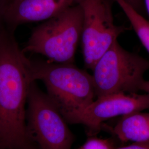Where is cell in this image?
<instances>
[{
	"label": "cell",
	"mask_w": 149,
	"mask_h": 149,
	"mask_svg": "<svg viewBox=\"0 0 149 149\" xmlns=\"http://www.w3.org/2000/svg\"><path fill=\"white\" fill-rule=\"evenodd\" d=\"M14 32L0 29V149H36L27 133V97L32 77L31 60Z\"/></svg>",
	"instance_id": "cell-1"
},
{
	"label": "cell",
	"mask_w": 149,
	"mask_h": 149,
	"mask_svg": "<svg viewBox=\"0 0 149 149\" xmlns=\"http://www.w3.org/2000/svg\"><path fill=\"white\" fill-rule=\"evenodd\" d=\"M33 79L42 81L47 94L66 121L95 100L92 75L73 64L31 60Z\"/></svg>",
	"instance_id": "cell-2"
},
{
	"label": "cell",
	"mask_w": 149,
	"mask_h": 149,
	"mask_svg": "<svg viewBox=\"0 0 149 149\" xmlns=\"http://www.w3.org/2000/svg\"><path fill=\"white\" fill-rule=\"evenodd\" d=\"M82 25L83 11L76 3L34 28L22 52L43 55L53 63L73 64Z\"/></svg>",
	"instance_id": "cell-3"
},
{
	"label": "cell",
	"mask_w": 149,
	"mask_h": 149,
	"mask_svg": "<svg viewBox=\"0 0 149 149\" xmlns=\"http://www.w3.org/2000/svg\"><path fill=\"white\" fill-rule=\"evenodd\" d=\"M149 60L124 49L116 40L93 66L92 79L96 98L113 93L141 91Z\"/></svg>",
	"instance_id": "cell-4"
},
{
	"label": "cell",
	"mask_w": 149,
	"mask_h": 149,
	"mask_svg": "<svg viewBox=\"0 0 149 149\" xmlns=\"http://www.w3.org/2000/svg\"><path fill=\"white\" fill-rule=\"evenodd\" d=\"M27 133L39 149H71L74 136L58 108L36 81L31 84L26 108Z\"/></svg>",
	"instance_id": "cell-5"
},
{
	"label": "cell",
	"mask_w": 149,
	"mask_h": 149,
	"mask_svg": "<svg viewBox=\"0 0 149 149\" xmlns=\"http://www.w3.org/2000/svg\"><path fill=\"white\" fill-rule=\"evenodd\" d=\"M83 11L81 42L86 68L96 62L124 32L114 23L111 0H76Z\"/></svg>",
	"instance_id": "cell-6"
},
{
	"label": "cell",
	"mask_w": 149,
	"mask_h": 149,
	"mask_svg": "<svg viewBox=\"0 0 149 149\" xmlns=\"http://www.w3.org/2000/svg\"><path fill=\"white\" fill-rule=\"evenodd\" d=\"M149 109V94L118 93L96 98L85 109L68 119L70 124H80L95 134L110 119Z\"/></svg>",
	"instance_id": "cell-7"
},
{
	"label": "cell",
	"mask_w": 149,
	"mask_h": 149,
	"mask_svg": "<svg viewBox=\"0 0 149 149\" xmlns=\"http://www.w3.org/2000/svg\"><path fill=\"white\" fill-rule=\"evenodd\" d=\"M74 4L76 0H10L4 22L15 31L24 23L47 21Z\"/></svg>",
	"instance_id": "cell-8"
},
{
	"label": "cell",
	"mask_w": 149,
	"mask_h": 149,
	"mask_svg": "<svg viewBox=\"0 0 149 149\" xmlns=\"http://www.w3.org/2000/svg\"><path fill=\"white\" fill-rule=\"evenodd\" d=\"M112 132L123 143H149V113L135 112L123 116Z\"/></svg>",
	"instance_id": "cell-9"
},
{
	"label": "cell",
	"mask_w": 149,
	"mask_h": 149,
	"mask_svg": "<svg viewBox=\"0 0 149 149\" xmlns=\"http://www.w3.org/2000/svg\"><path fill=\"white\" fill-rule=\"evenodd\" d=\"M122 9L141 43L149 54V22L124 0H115Z\"/></svg>",
	"instance_id": "cell-10"
},
{
	"label": "cell",
	"mask_w": 149,
	"mask_h": 149,
	"mask_svg": "<svg viewBox=\"0 0 149 149\" xmlns=\"http://www.w3.org/2000/svg\"><path fill=\"white\" fill-rule=\"evenodd\" d=\"M109 139L92 137L77 149H114Z\"/></svg>",
	"instance_id": "cell-11"
},
{
	"label": "cell",
	"mask_w": 149,
	"mask_h": 149,
	"mask_svg": "<svg viewBox=\"0 0 149 149\" xmlns=\"http://www.w3.org/2000/svg\"><path fill=\"white\" fill-rule=\"evenodd\" d=\"M136 11L142 15L145 10L144 0H124Z\"/></svg>",
	"instance_id": "cell-12"
},
{
	"label": "cell",
	"mask_w": 149,
	"mask_h": 149,
	"mask_svg": "<svg viewBox=\"0 0 149 149\" xmlns=\"http://www.w3.org/2000/svg\"><path fill=\"white\" fill-rule=\"evenodd\" d=\"M114 149H149V143H133L130 145L122 146Z\"/></svg>",
	"instance_id": "cell-13"
},
{
	"label": "cell",
	"mask_w": 149,
	"mask_h": 149,
	"mask_svg": "<svg viewBox=\"0 0 149 149\" xmlns=\"http://www.w3.org/2000/svg\"><path fill=\"white\" fill-rule=\"evenodd\" d=\"M9 1L10 0H0V29L3 27L2 24L4 22V15Z\"/></svg>",
	"instance_id": "cell-14"
},
{
	"label": "cell",
	"mask_w": 149,
	"mask_h": 149,
	"mask_svg": "<svg viewBox=\"0 0 149 149\" xmlns=\"http://www.w3.org/2000/svg\"><path fill=\"white\" fill-rule=\"evenodd\" d=\"M141 91H144L146 93L149 94V81H144L141 87Z\"/></svg>",
	"instance_id": "cell-15"
},
{
	"label": "cell",
	"mask_w": 149,
	"mask_h": 149,
	"mask_svg": "<svg viewBox=\"0 0 149 149\" xmlns=\"http://www.w3.org/2000/svg\"><path fill=\"white\" fill-rule=\"evenodd\" d=\"M144 5L149 15V0H144Z\"/></svg>",
	"instance_id": "cell-16"
},
{
	"label": "cell",
	"mask_w": 149,
	"mask_h": 149,
	"mask_svg": "<svg viewBox=\"0 0 149 149\" xmlns=\"http://www.w3.org/2000/svg\"><path fill=\"white\" fill-rule=\"evenodd\" d=\"M38 149V148H37V149Z\"/></svg>",
	"instance_id": "cell-17"
}]
</instances>
